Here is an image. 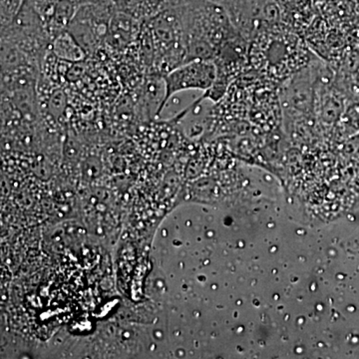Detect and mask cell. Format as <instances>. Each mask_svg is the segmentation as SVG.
Returning a JSON list of instances; mask_svg holds the SVG:
<instances>
[{
	"label": "cell",
	"instance_id": "1",
	"mask_svg": "<svg viewBox=\"0 0 359 359\" xmlns=\"http://www.w3.org/2000/svg\"><path fill=\"white\" fill-rule=\"evenodd\" d=\"M165 83V98L161 105L160 116L172 97L188 90L207 92L217 79V66L212 60H192L175 68L163 76Z\"/></svg>",
	"mask_w": 359,
	"mask_h": 359
},
{
	"label": "cell",
	"instance_id": "2",
	"mask_svg": "<svg viewBox=\"0 0 359 359\" xmlns=\"http://www.w3.org/2000/svg\"><path fill=\"white\" fill-rule=\"evenodd\" d=\"M318 69L316 66H306L294 73L285 82L282 97L285 112L290 116H309L313 114L316 103V85Z\"/></svg>",
	"mask_w": 359,
	"mask_h": 359
},
{
	"label": "cell",
	"instance_id": "3",
	"mask_svg": "<svg viewBox=\"0 0 359 359\" xmlns=\"http://www.w3.org/2000/svg\"><path fill=\"white\" fill-rule=\"evenodd\" d=\"M140 32L141 26L134 18L124 13H113L106 40L114 48L123 49L128 46Z\"/></svg>",
	"mask_w": 359,
	"mask_h": 359
},
{
	"label": "cell",
	"instance_id": "4",
	"mask_svg": "<svg viewBox=\"0 0 359 359\" xmlns=\"http://www.w3.org/2000/svg\"><path fill=\"white\" fill-rule=\"evenodd\" d=\"M51 51L60 60L66 62L77 63L86 57V51L78 43L69 32H61L53 40L50 45Z\"/></svg>",
	"mask_w": 359,
	"mask_h": 359
},
{
	"label": "cell",
	"instance_id": "5",
	"mask_svg": "<svg viewBox=\"0 0 359 359\" xmlns=\"http://www.w3.org/2000/svg\"><path fill=\"white\" fill-rule=\"evenodd\" d=\"M65 97L62 92L56 91L51 95L49 101V109L51 115L60 116L62 111L65 110Z\"/></svg>",
	"mask_w": 359,
	"mask_h": 359
}]
</instances>
